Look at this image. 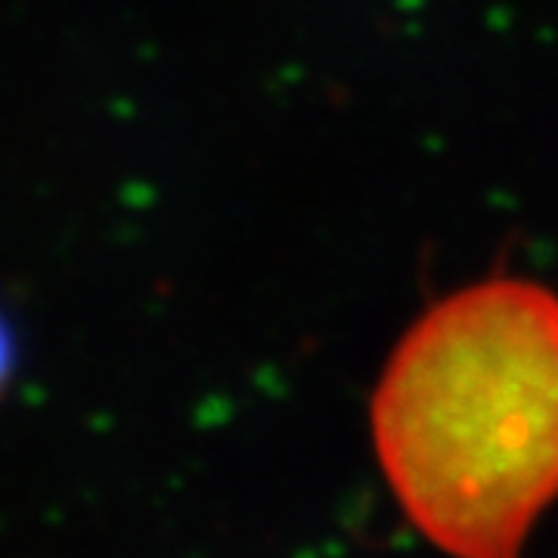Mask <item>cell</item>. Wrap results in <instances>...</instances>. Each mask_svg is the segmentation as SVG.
<instances>
[{
  "mask_svg": "<svg viewBox=\"0 0 558 558\" xmlns=\"http://www.w3.org/2000/svg\"><path fill=\"white\" fill-rule=\"evenodd\" d=\"M373 440L403 512L453 558H521L558 497V299L487 279L400 339Z\"/></svg>",
  "mask_w": 558,
  "mask_h": 558,
  "instance_id": "cell-1",
  "label": "cell"
},
{
  "mask_svg": "<svg viewBox=\"0 0 558 558\" xmlns=\"http://www.w3.org/2000/svg\"><path fill=\"white\" fill-rule=\"evenodd\" d=\"M13 366H16V344H13V332H10L7 319L0 314V395L13 379Z\"/></svg>",
  "mask_w": 558,
  "mask_h": 558,
  "instance_id": "cell-2",
  "label": "cell"
}]
</instances>
